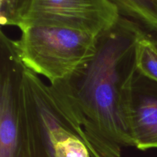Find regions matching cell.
<instances>
[{"mask_svg": "<svg viewBox=\"0 0 157 157\" xmlns=\"http://www.w3.org/2000/svg\"><path fill=\"white\" fill-rule=\"evenodd\" d=\"M15 41L18 55L26 68L54 84L73 73L94 55L98 35L48 25L21 29Z\"/></svg>", "mask_w": 157, "mask_h": 157, "instance_id": "2", "label": "cell"}, {"mask_svg": "<svg viewBox=\"0 0 157 157\" xmlns=\"http://www.w3.org/2000/svg\"><path fill=\"white\" fill-rule=\"evenodd\" d=\"M147 31H148L149 35H150V38H152L153 43H154L157 48V30H149L148 29Z\"/></svg>", "mask_w": 157, "mask_h": 157, "instance_id": "10", "label": "cell"}, {"mask_svg": "<svg viewBox=\"0 0 157 157\" xmlns=\"http://www.w3.org/2000/svg\"><path fill=\"white\" fill-rule=\"evenodd\" d=\"M25 66L15 40L0 35V157H29L24 130L22 80Z\"/></svg>", "mask_w": 157, "mask_h": 157, "instance_id": "4", "label": "cell"}, {"mask_svg": "<svg viewBox=\"0 0 157 157\" xmlns=\"http://www.w3.org/2000/svg\"><path fill=\"white\" fill-rule=\"evenodd\" d=\"M147 28L120 15L98 36L94 55L73 73L50 84L68 104L103 157H121L134 147L130 125L136 46Z\"/></svg>", "mask_w": 157, "mask_h": 157, "instance_id": "1", "label": "cell"}, {"mask_svg": "<svg viewBox=\"0 0 157 157\" xmlns=\"http://www.w3.org/2000/svg\"><path fill=\"white\" fill-rule=\"evenodd\" d=\"M120 15L108 0H32L18 28L57 26L99 35L113 25Z\"/></svg>", "mask_w": 157, "mask_h": 157, "instance_id": "5", "label": "cell"}, {"mask_svg": "<svg viewBox=\"0 0 157 157\" xmlns=\"http://www.w3.org/2000/svg\"><path fill=\"white\" fill-rule=\"evenodd\" d=\"M120 15L133 19L149 30H157V0H108Z\"/></svg>", "mask_w": 157, "mask_h": 157, "instance_id": "7", "label": "cell"}, {"mask_svg": "<svg viewBox=\"0 0 157 157\" xmlns=\"http://www.w3.org/2000/svg\"><path fill=\"white\" fill-rule=\"evenodd\" d=\"M130 125L135 147L157 149V82L138 71L132 89Z\"/></svg>", "mask_w": 157, "mask_h": 157, "instance_id": "6", "label": "cell"}, {"mask_svg": "<svg viewBox=\"0 0 157 157\" xmlns=\"http://www.w3.org/2000/svg\"><path fill=\"white\" fill-rule=\"evenodd\" d=\"M32 0H0V21L2 26L19 25Z\"/></svg>", "mask_w": 157, "mask_h": 157, "instance_id": "9", "label": "cell"}, {"mask_svg": "<svg viewBox=\"0 0 157 157\" xmlns=\"http://www.w3.org/2000/svg\"><path fill=\"white\" fill-rule=\"evenodd\" d=\"M136 67L139 73L157 82V48L148 31L136 46Z\"/></svg>", "mask_w": 157, "mask_h": 157, "instance_id": "8", "label": "cell"}, {"mask_svg": "<svg viewBox=\"0 0 157 157\" xmlns=\"http://www.w3.org/2000/svg\"><path fill=\"white\" fill-rule=\"evenodd\" d=\"M24 127L29 157H103L60 99L44 100L28 109Z\"/></svg>", "mask_w": 157, "mask_h": 157, "instance_id": "3", "label": "cell"}]
</instances>
